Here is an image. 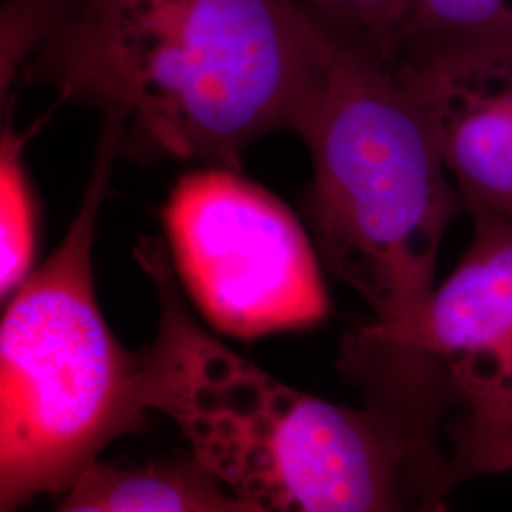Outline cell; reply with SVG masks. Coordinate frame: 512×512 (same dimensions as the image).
Returning a JSON list of instances; mask_svg holds the SVG:
<instances>
[{
    "label": "cell",
    "instance_id": "7a4b0ae2",
    "mask_svg": "<svg viewBox=\"0 0 512 512\" xmlns=\"http://www.w3.org/2000/svg\"><path fill=\"white\" fill-rule=\"evenodd\" d=\"M135 258L160 321L141 355L148 412L173 421L207 473L262 512H452V484L384 408H349L249 363L190 313L164 243Z\"/></svg>",
    "mask_w": 512,
    "mask_h": 512
},
{
    "label": "cell",
    "instance_id": "52a82bcc",
    "mask_svg": "<svg viewBox=\"0 0 512 512\" xmlns=\"http://www.w3.org/2000/svg\"><path fill=\"white\" fill-rule=\"evenodd\" d=\"M395 73L473 220L512 224V40L408 55Z\"/></svg>",
    "mask_w": 512,
    "mask_h": 512
},
{
    "label": "cell",
    "instance_id": "9c48e42d",
    "mask_svg": "<svg viewBox=\"0 0 512 512\" xmlns=\"http://www.w3.org/2000/svg\"><path fill=\"white\" fill-rule=\"evenodd\" d=\"M42 126L18 131L12 116L0 141V293L10 298L33 272L37 251V200L25 169V147Z\"/></svg>",
    "mask_w": 512,
    "mask_h": 512
},
{
    "label": "cell",
    "instance_id": "5b68a950",
    "mask_svg": "<svg viewBox=\"0 0 512 512\" xmlns=\"http://www.w3.org/2000/svg\"><path fill=\"white\" fill-rule=\"evenodd\" d=\"M473 222L469 249L420 310L351 330L338 357L342 378L431 458L444 456L452 410L484 429L512 427V224Z\"/></svg>",
    "mask_w": 512,
    "mask_h": 512
},
{
    "label": "cell",
    "instance_id": "6da1fadb",
    "mask_svg": "<svg viewBox=\"0 0 512 512\" xmlns=\"http://www.w3.org/2000/svg\"><path fill=\"white\" fill-rule=\"evenodd\" d=\"M336 38L294 0H73L21 73L101 114L120 158L241 169L300 133Z\"/></svg>",
    "mask_w": 512,
    "mask_h": 512
},
{
    "label": "cell",
    "instance_id": "277c9868",
    "mask_svg": "<svg viewBox=\"0 0 512 512\" xmlns=\"http://www.w3.org/2000/svg\"><path fill=\"white\" fill-rule=\"evenodd\" d=\"M118 137L101 126L92 177L67 236L10 296L0 327V511L67 492L112 440L147 421L141 355L109 329L92 251Z\"/></svg>",
    "mask_w": 512,
    "mask_h": 512
},
{
    "label": "cell",
    "instance_id": "3957f363",
    "mask_svg": "<svg viewBox=\"0 0 512 512\" xmlns=\"http://www.w3.org/2000/svg\"><path fill=\"white\" fill-rule=\"evenodd\" d=\"M334 38L329 82L298 133L313 164L308 211L330 274L374 321L399 323L433 293L440 243L463 203L395 61Z\"/></svg>",
    "mask_w": 512,
    "mask_h": 512
},
{
    "label": "cell",
    "instance_id": "30bf717a",
    "mask_svg": "<svg viewBox=\"0 0 512 512\" xmlns=\"http://www.w3.org/2000/svg\"><path fill=\"white\" fill-rule=\"evenodd\" d=\"M497 40H512V0H420L399 57Z\"/></svg>",
    "mask_w": 512,
    "mask_h": 512
},
{
    "label": "cell",
    "instance_id": "8992f818",
    "mask_svg": "<svg viewBox=\"0 0 512 512\" xmlns=\"http://www.w3.org/2000/svg\"><path fill=\"white\" fill-rule=\"evenodd\" d=\"M171 262L215 329L258 338L310 329L330 311L319 260L291 209L238 169L186 173L164 207Z\"/></svg>",
    "mask_w": 512,
    "mask_h": 512
},
{
    "label": "cell",
    "instance_id": "ba28073f",
    "mask_svg": "<svg viewBox=\"0 0 512 512\" xmlns=\"http://www.w3.org/2000/svg\"><path fill=\"white\" fill-rule=\"evenodd\" d=\"M54 512H262L194 458L145 467L93 463Z\"/></svg>",
    "mask_w": 512,
    "mask_h": 512
},
{
    "label": "cell",
    "instance_id": "7c38bea8",
    "mask_svg": "<svg viewBox=\"0 0 512 512\" xmlns=\"http://www.w3.org/2000/svg\"><path fill=\"white\" fill-rule=\"evenodd\" d=\"M450 444L452 486L473 478L512 471V427L484 429L456 416L444 427Z\"/></svg>",
    "mask_w": 512,
    "mask_h": 512
},
{
    "label": "cell",
    "instance_id": "8fae6325",
    "mask_svg": "<svg viewBox=\"0 0 512 512\" xmlns=\"http://www.w3.org/2000/svg\"><path fill=\"white\" fill-rule=\"evenodd\" d=\"M323 27L366 38L403 31L418 0H294Z\"/></svg>",
    "mask_w": 512,
    "mask_h": 512
}]
</instances>
